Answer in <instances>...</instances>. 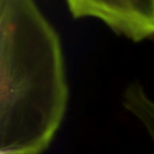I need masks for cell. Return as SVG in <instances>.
Returning <instances> with one entry per match:
<instances>
[{"mask_svg": "<svg viewBox=\"0 0 154 154\" xmlns=\"http://www.w3.org/2000/svg\"><path fill=\"white\" fill-rule=\"evenodd\" d=\"M68 103L58 33L35 0H0V154H42Z\"/></svg>", "mask_w": 154, "mask_h": 154, "instance_id": "6da1fadb", "label": "cell"}, {"mask_svg": "<svg viewBox=\"0 0 154 154\" xmlns=\"http://www.w3.org/2000/svg\"><path fill=\"white\" fill-rule=\"evenodd\" d=\"M76 19L96 18L134 42L154 37V0H66Z\"/></svg>", "mask_w": 154, "mask_h": 154, "instance_id": "7a4b0ae2", "label": "cell"}, {"mask_svg": "<svg viewBox=\"0 0 154 154\" xmlns=\"http://www.w3.org/2000/svg\"><path fill=\"white\" fill-rule=\"evenodd\" d=\"M125 109L143 127L154 143V100L138 82L130 84L122 94Z\"/></svg>", "mask_w": 154, "mask_h": 154, "instance_id": "3957f363", "label": "cell"}]
</instances>
